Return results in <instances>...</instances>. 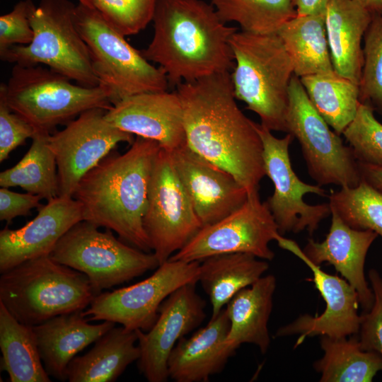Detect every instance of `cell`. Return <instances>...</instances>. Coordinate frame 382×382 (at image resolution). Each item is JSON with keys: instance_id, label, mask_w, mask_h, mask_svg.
I'll return each instance as SVG.
<instances>
[{"instance_id": "cell-1", "label": "cell", "mask_w": 382, "mask_h": 382, "mask_svg": "<svg viewBox=\"0 0 382 382\" xmlns=\"http://www.w3.org/2000/svg\"><path fill=\"white\" fill-rule=\"evenodd\" d=\"M180 99L187 146L232 174L248 193L265 175L263 146L255 122L236 103L231 72L181 83Z\"/></svg>"}, {"instance_id": "cell-2", "label": "cell", "mask_w": 382, "mask_h": 382, "mask_svg": "<svg viewBox=\"0 0 382 382\" xmlns=\"http://www.w3.org/2000/svg\"><path fill=\"white\" fill-rule=\"evenodd\" d=\"M154 35L144 57L165 73L169 86L231 72L230 45L238 28L228 25L204 0H157Z\"/></svg>"}, {"instance_id": "cell-3", "label": "cell", "mask_w": 382, "mask_h": 382, "mask_svg": "<svg viewBox=\"0 0 382 382\" xmlns=\"http://www.w3.org/2000/svg\"><path fill=\"white\" fill-rule=\"evenodd\" d=\"M161 148L156 141L136 137L127 151H112L88 171L73 195L81 205L83 220L113 231L124 242L150 252L143 218Z\"/></svg>"}, {"instance_id": "cell-4", "label": "cell", "mask_w": 382, "mask_h": 382, "mask_svg": "<svg viewBox=\"0 0 382 382\" xmlns=\"http://www.w3.org/2000/svg\"><path fill=\"white\" fill-rule=\"evenodd\" d=\"M230 45L234 59L231 78L236 99L256 113L271 131L286 132L289 88L294 75L292 61L275 33L236 30Z\"/></svg>"}, {"instance_id": "cell-5", "label": "cell", "mask_w": 382, "mask_h": 382, "mask_svg": "<svg viewBox=\"0 0 382 382\" xmlns=\"http://www.w3.org/2000/svg\"><path fill=\"white\" fill-rule=\"evenodd\" d=\"M1 274L0 303L17 320L30 326L83 311L96 296L86 274L50 255L29 260Z\"/></svg>"}, {"instance_id": "cell-6", "label": "cell", "mask_w": 382, "mask_h": 382, "mask_svg": "<svg viewBox=\"0 0 382 382\" xmlns=\"http://www.w3.org/2000/svg\"><path fill=\"white\" fill-rule=\"evenodd\" d=\"M0 98L30 123L36 132L50 134L93 108L112 107L108 91L100 85L86 87L43 65L14 64Z\"/></svg>"}, {"instance_id": "cell-7", "label": "cell", "mask_w": 382, "mask_h": 382, "mask_svg": "<svg viewBox=\"0 0 382 382\" xmlns=\"http://www.w3.org/2000/svg\"><path fill=\"white\" fill-rule=\"evenodd\" d=\"M76 7L69 0H40L30 14L34 31L28 45L0 52L2 61L43 65L86 87L99 86L88 49L76 23Z\"/></svg>"}, {"instance_id": "cell-8", "label": "cell", "mask_w": 382, "mask_h": 382, "mask_svg": "<svg viewBox=\"0 0 382 382\" xmlns=\"http://www.w3.org/2000/svg\"><path fill=\"white\" fill-rule=\"evenodd\" d=\"M76 23L99 85L108 91L112 105L134 95L168 91L170 86L163 70L151 64L96 11L78 4Z\"/></svg>"}, {"instance_id": "cell-9", "label": "cell", "mask_w": 382, "mask_h": 382, "mask_svg": "<svg viewBox=\"0 0 382 382\" xmlns=\"http://www.w3.org/2000/svg\"><path fill=\"white\" fill-rule=\"evenodd\" d=\"M98 228L79 221L59 239L50 255L57 262L86 274L96 296L160 265L154 253L121 241L110 229L101 231Z\"/></svg>"}, {"instance_id": "cell-10", "label": "cell", "mask_w": 382, "mask_h": 382, "mask_svg": "<svg viewBox=\"0 0 382 382\" xmlns=\"http://www.w3.org/2000/svg\"><path fill=\"white\" fill-rule=\"evenodd\" d=\"M286 127V133L299 141L308 174L317 185L354 187L360 183L352 149L330 129L295 75L289 88Z\"/></svg>"}, {"instance_id": "cell-11", "label": "cell", "mask_w": 382, "mask_h": 382, "mask_svg": "<svg viewBox=\"0 0 382 382\" xmlns=\"http://www.w3.org/2000/svg\"><path fill=\"white\" fill-rule=\"evenodd\" d=\"M143 226L160 265L182 249L202 227L170 153L162 148L152 169Z\"/></svg>"}, {"instance_id": "cell-12", "label": "cell", "mask_w": 382, "mask_h": 382, "mask_svg": "<svg viewBox=\"0 0 382 382\" xmlns=\"http://www.w3.org/2000/svg\"><path fill=\"white\" fill-rule=\"evenodd\" d=\"M200 262L168 260L148 278L96 295L83 310L88 321L108 320L129 330L148 331L163 301L179 287L198 282Z\"/></svg>"}, {"instance_id": "cell-13", "label": "cell", "mask_w": 382, "mask_h": 382, "mask_svg": "<svg viewBox=\"0 0 382 382\" xmlns=\"http://www.w3.org/2000/svg\"><path fill=\"white\" fill-rule=\"evenodd\" d=\"M278 234L277 224L259 190L248 193L245 203L222 219L202 226L195 236L168 260L201 262L219 254L243 253L272 260L269 244Z\"/></svg>"}, {"instance_id": "cell-14", "label": "cell", "mask_w": 382, "mask_h": 382, "mask_svg": "<svg viewBox=\"0 0 382 382\" xmlns=\"http://www.w3.org/2000/svg\"><path fill=\"white\" fill-rule=\"evenodd\" d=\"M255 127L262 142L265 175L274 185V192L266 202L279 233L282 236L306 230L312 235L320 223L331 215V208L329 202L308 204L303 200V196L313 193L324 197L325 190L318 185L301 181L294 171L289 152L294 139L291 134L277 138L261 124L255 122Z\"/></svg>"}, {"instance_id": "cell-15", "label": "cell", "mask_w": 382, "mask_h": 382, "mask_svg": "<svg viewBox=\"0 0 382 382\" xmlns=\"http://www.w3.org/2000/svg\"><path fill=\"white\" fill-rule=\"evenodd\" d=\"M106 110L84 111L64 129L48 136V145L57 166L59 196L73 197L81 179L119 143H133L134 135L105 119Z\"/></svg>"}, {"instance_id": "cell-16", "label": "cell", "mask_w": 382, "mask_h": 382, "mask_svg": "<svg viewBox=\"0 0 382 382\" xmlns=\"http://www.w3.org/2000/svg\"><path fill=\"white\" fill-rule=\"evenodd\" d=\"M279 246L301 260L311 270L314 283L325 302V308L320 316L303 314L291 323L280 327L276 337L299 335L294 347L307 337L320 335L342 338L357 335L361 316L358 313L359 298L355 289L344 278L326 273L308 260L297 243L281 234L275 238Z\"/></svg>"}, {"instance_id": "cell-17", "label": "cell", "mask_w": 382, "mask_h": 382, "mask_svg": "<svg viewBox=\"0 0 382 382\" xmlns=\"http://www.w3.org/2000/svg\"><path fill=\"white\" fill-rule=\"evenodd\" d=\"M195 284H185L171 293L160 306L158 318L146 332L137 330L140 349L138 368L149 382L168 380V359L174 347L205 318L206 303L196 291Z\"/></svg>"}, {"instance_id": "cell-18", "label": "cell", "mask_w": 382, "mask_h": 382, "mask_svg": "<svg viewBox=\"0 0 382 382\" xmlns=\"http://www.w3.org/2000/svg\"><path fill=\"white\" fill-rule=\"evenodd\" d=\"M169 153L202 226L222 219L246 201L247 190L232 174L199 156L187 144Z\"/></svg>"}, {"instance_id": "cell-19", "label": "cell", "mask_w": 382, "mask_h": 382, "mask_svg": "<svg viewBox=\"0 0 382 382\" xmlns=\"http://www.w3.org/2000/svg\"><path fill=\"white\" fill-rule=\"evenodd\" d=\"M105 117L120 129L156 141L168 152L186 144L183 107L176 91L127 97L112 105Z\"/></svg>"}, {"instance_id": "cell-20", "label": "cell", "mask_w": 382, "mask_h": 382, "mask_svg": "<svg viewBox=\"0 0 382 382\" xmlns=\"http://www.w3.org/2000/svg\"><path fill=\"white\" fill-rule=\"evenodd\" d=\"M37 216L18 229L0 231V272L31 259L50 255L59 239L83 220L82 207L72 197L58 196L38 208Z\"/></svg>"}, {"instance_id": "cell-21", "label": "cell", "mask_w": 382, "mask_h": 382, "mask_svg": "<svg viewBox=\"0 0 382 382\" xmlns=\"http://www.w3.org/2000/svg\"><path fill=\"white\" fill-rule=\"evenodd\" d=\"M331 225L324 241L308 238L302 250L305 257L320 266L332 265L357 291L359 304L364 312L371 309L374 296L364 274L367 253L378 237L371 230H358L349 226L331 209Z\"/></svg>"}, {"instance_id": "cell-22", "label": "cell", "mask_w": 382, "mask_h": 382, "mask_svg": "<svg viewBox=\"0 0 382 382\" xmlns=\"http://www.w3.org/2000/svg\"><path fill=\"white\" fill-rule=\"evenodd\" d=\"M230 322L226 308L189 338L182 337L168 359V376L175 382H207L224 369L235 351L226 339Z\"/></svg>"}, {"instance_id": "cell-23", "label": "cell", "mask_w": 382, "mask_h": 382, "mask_svg": "<svg viewBox=\"0 0 382 382\" xmlns=\"http://www.w3.org/2000/svg\"><path fill=\"white\" fill-rule=\"evenodd\" d=\"M83 312L59 315L33 326L44 367L59 381L67 380L68 366L79 352L115 326L108 320L91 324Z\"/></svg>"}, {"instance_id": "cell-24", "label": "cell", "mask_w": 382, "mask_h": 382, "mask_svg": "<svg viewBox=\"0 0 382 382\" xmlns=\"http://www.w3.org/2000/svg\"><path fill=\"white\" fill-rule=\"evenodd\" d=\"M372 16L354 0H330L325 14L334 71L359 85L364 65L361 42Z\"/></svg>"}, {"instance_id": "cell-25", "label": "cell", "mask_w": 382, "mask_h": 382, "mask_svg": "<svg viewBox=\"0 0 382 382\" xmlns=\"http://www.w3.org/2000/svg\"><path fill=\"white\" fill-rule=\"evenodd\" d=\"M276 286L274 275L262 276L230 300L226 306L230 322L227 347L236 352L242 344L250 343L262 354L267 352L271 341L267 324Z\"/></svg>"}, {"instance_id": "cell-26", "label": "cell", "mask_w": 382, "mask_h": 382, "mask_svg": "<svg viewBox=\"0 0 382 382\" xmlns=\"http://www.w3.org/2000/svg\"><path fill=\"white\" fill-rule=\"evenodd\" d=\"M137 330L113 327L85 354L75 357L66 374L69 382H113L140 357Z\"/></svg>"}, {"instance_id": "cell-27", "label": "cell", "mask_w": 382, "mask_h": 382, "mask_svg": "<svg viewBox=\"0 0 382 382\" xmlns=\"http://www.w3.org/2000/svg\"><path fill=\"white\" fill-rule=\"evenodd\" d=\"M268 262L251 254H219L200 262L198 282L208 295L212 317L216 318L241 289L257 281L268 270Z\"/></svg>"}, {"instance_id": "cell-28", "label": "cell", "mask_w": 382, "mask_h": 382, "mask_svg": "<svg viewBox=\"0 0 382 382\" xmlns=\"http://www.w3.org/2000/svg\"><path fill=\"white\" fill-rule=\"evenodd\" d=\"M277 33L292 61L297 77L334 71L325 15H296L284 23Z\"/></svg>"}, {"instance_id": "cell-29", "label": "cell", "mask_w": 382, "mask_h": 382, "mask_svg": "<svg viewBox=\"0 0 382 382\" xmlns=\"http://www.w3.org/2000/svg\"><path fill=\"white\" fill-rule=\"evenodd\" d=\"M1 369L11 382H50L33 326L17 320L0 303Z\"/></svg>"}, {"instance_id": "cell-30", "label": "cell", "mask_w": 382, "mask_h": 382, "mask_svg": "<svg viewBox=\"0 0 382 382\" xmlns=\"http://www.w3.org/2000/svg\"><path fill=\"white\" fill-rule=\"evenodd\" d=\"M324 354L313 364L320 382H371L382 371V356L361 348L359 338L321 336Z\"/></svg>"}, {"instance_id": "cell-31", "label": "cell", "mask_w": 382, "mask_h": 382, "mask_svg": "<svg viewBox=\"0 0 382 382\" xmlns=\"http://www.w3.org/2000/svg\"><path fill=\"white\" fill-rule=\"evenodd\" d=\"M299 79L315 108L337 134H342L357 114L359 85L335 71Z\"/></svg>"}, {"instance_id": "cell-32", "label": "cell", "mask_w": 382, "mask_h": 382, "mask_svg": "<svg viewBox=\"0 0 382 382\" xmlns=\"http://www.w3.org/2000/svg\"><path fill=\"white\" fill-rule=\"evenodd\" d=\"M36 132L23 157L13 167L0 173L1 187H19L47 201L59 196V178L55 156L47 137Z\"/></svg>"}, {"instance_id": "cell-33", "label": "cell", "mask_w": 382, "mask_h": 382, "mask_svg": "<svg viewBox=\"0 0 382 382\" xmlns=\"http://www.w3.org/2000/svg\"><path fill=\"white\" fill-rule=\"evenodd\" d=\"M225 23H236L241 30L257 34L275 33L294 18V0H211Z\"/></svg>"}, {"instance_id": "cell-34", "label": "cell", "mask_w": 382, "mask_h": 382, "mask_svg": "<svg viewBox=\"0 0 382 382\" xmlns=\"http://www.w3.org/2000/svg\"><path fill=\"white\" fill-rule=\"evenodd\" d=\"M334 210L349 226L371 230L382 238V192L361 180L354 187H342L328 197Z\"/></svg>"}, {"instance_id": "cell-35", "label": "cell", "mask_w": 382, "mask_h": 382, "mask_svg": "<svg viewBox=\"0 0 382 382\" xmlns=\"http://www.w3.org/2000/svg\"><path fill=\"white\" fill-rule=\"evenodd\" d=\"M359 100L382 113V13H373L364 36Z\"/></svg>"}, {"instance_id": "cell-36", "label": "cell", "mask_w": 382, "mask_h": 382, "mask_svg": "<svg viewBox=\"0 0 382 382\" xmlns=\"http://www.w3.org/2000/svg\"><path fill=\"white\" fill-rule=\"evenodd\" d=\"M99 13L125 36L139 33L152 21L157 0H78Z\"/></svg>"}, {"instance_id": "cell-37", "label": "cell", "mask_w": 382, "mask_h": 382, "mask_svg": "<svg viewBox=\"0 0 382 382\" xmlns=\"http://www.w3.org/2000/svg\"><path fill=\"white\" fill-rule=\"evenodd\" d=\"M369 104L360 103L353 120L342 134L359 162L382 166V123Z\"/></svg>"}, {"instance_id": "cell-38", "label": "cell", "mask_w": 382, "mask_h": 382, "mask_svg": "<svg viewBox=\"0 0 382 382\" xmlns=\"http://www.w3.org/2000/svg\"><path fill=\"white\" fill-rule=\"evenodd\" d=\"M36 6L32 0L18 1L0 16V52L13 45H28L34 37L30 17Z\"/></svg>"}, {"instance_id": "cell-39", "label": "cell", "mask_w": 382, "mask_h": 382, "mask_svg": "<svg viewBox=\"0 0 382 382\" xmlns=\"http://www.w3.org/2000/svg\"><path fill=\"white\" fill-rule=\"evenodd\" d=\"M368 276L374 300L371 309L361 315L358 338L363 349L382 356V277L375 269Z\"/></svg>"}, {"instance_id": "cell-40", "label": "cell", "mask_w": 382, "mask_h": 382, "mask_svg": "<svg viewBox=\"0 0 382 382\" xmlns=\"http://www.w3.org/2000/svg\"><path fill=\"white\" fill-rule=\"evenodd\" d=\"M36 132L25 120L13 112L0 98V162L9 156L13 150L32 139Z\"/></svg>"}, {"instance_id": "cell-41", "label": "cell", "mask_w": 382, "mask_h": 382, "mask_svg": "<svg viewBox=\"0 0 382 382\" xmlns=\"http://www.w3.org/2000/svg\"><path fill=\"white\" fill-rule=\"evenodd\" d=\"M42 198L29 192L18 193L7 187L0 189V220L7 224L16 217L27 216L33 208H39Z\"/></svg>"}, {"instance_id": "cell-42", "label": "cell", "mask_w": 382, "mask_h": 382, "mask_svg": "<svg viewBox=\"0 0 382 382\" xmlns=\"http://www.w3.org/2000/svg\"><path fill=\"white\" fill-rule=\"evenodd\" d=\"M330 0H294L299 16L325 15Z\"/></svg>"}, {"instance_id": "cell-43", "label": "cell", "mask_w": 382, "mask_h": 382, "mask_svg": "<svg viewBox=\"0 0 382 382\" xmlns=\"http://www.w3.org/2000/svg\"><path fill=\"white\" fill-rule=\"evenodd\" d=\"M358 163L361 180L382 192V166Z\"/></svg>"}, {"instance_id": "cell-44", "label": "cell", "mask_w": 382, "mask_h": 382, "mask_svg": "<svg viewBox=\"0 0 382 382\" xmlns=\"http://www.w3.org/2000/svg\"><path fill=\"white\" fill-rule=\"evenodd\" d=\"M372 13H382V0H354Z\"/></svg>"}]
</instances>
